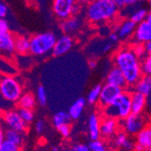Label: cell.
Wrapping results in <instances>:
<instances>
[{"mask_svg":"<svg viewBox=\"0 0 151 151\" xmlns=\"http://www.w3.org/2000/svg\"><path fill=\"white\" fill-rule=\"evenodd\" d=\"M133 40L135 44H145L151 41V14L148 13L146 19L136 24L133 33Z\"/></svg>","mask_w":151,"mask_h":151,"instance_id":"obj_8","label":"cell"},{"mask_svg":"<svg viewBox=\"0 0 151 151\" xmlns=\"http://www.w3.org/2000/svg\"><path fill=\"white\" fill-rule=\"evenodd\" d=\"M92 1H93V0H76V2L81 4V5H88Z\"/></svg>","mask_w":151,"mask_h":151,"instance_id":"obj_50","label":"cell"},{"mask_svg":"<svg viewBox=\"0 0 151 151\" xmlns=\"http://www.w3.org/2000/svg\"><path fill=\"white\" fill-rule=\"evenodd\" d=\"M17 111H18V113L20 115V117L22 118V119L26 123L27 125L31 124V123L34 121V119H35V113L33 111V109L19 108V109H18Z\"/></svg>","mask_w":151,"mask_h":151,"instance_id":"obj_29","label":"cell"},{"mask_svg":"<svg viewBox=\"0 0 151 151\" xmlns=\"http://www.w3.org/2000/svg\"><path fill=\"white\" fill-rule=\"evenodd\" d=\"M109 41L112 45H115V44H117L119 41V38L118 35L115 32H112V33H109Z\"/></svg>","mask_w":151,"mask_h":151,"instance_id":"obj_41","label":"cell"},{"mask_svg":"<svg viewBox=\"0 0 151 151\" xmlns=\"http://www.w3.org/2000/svg\"><path fill=\"white\" fill-rule=\"evenodd\" d=\"M85 105H86V100L82 97L77 99L72 104V106L69 109V111H68V114H69L72 120H77L81 118L82 112L84 111Z\"/></svg>","mask_w":151,"mask_h":151,"instance_id":"obj_22","label":"cell"},{"mask_svg":"<svg viewBox=\"0 0 151 151\" xmlns=\"http://www.w3.org/2000/svg\"><path fill=\"white\" fill-rule=\"evenodd\" d=\"M101 85L97 84L95 85L90 91L89 94L87 96V100L86 102H88L89 104H97L99 97H100V93H101Z\"/></svg>","mask_w":151,"mask_h":151,"instance_id":"obj_28","label":"cell"},{"mask_svg":"<svg viewBox=\"0 0 151 151\" xmlns=\"http://www.w3.org/2000/svg\"><path fill=\"white\" fill-rule=\"evenodd\" d=\"M143 47H144V50H145V52L147 55H150L151 53V41L150 42H147L145 44H143Z\"/></svg>","mask_w":151,"mask_h":151,"instance_id":"obj_45","label":"cell"},{"mask_svg":"<svg viewBox=\"0 0 151 151\" xmlns=\"http://www.w3.org/2000/svg\"><path fill=\"white\" fill-rule=\"evenodd\" d=\"M100 123L101 119L100 117L93 113L89 117L88 119V134L91 140H96L100 139Z\"/></svg>","mask_w":151,"mask_h":151,"instance_id":"obj_20","label":"cell"},{"mask_svg":"<svg viewBox=\"0 0 151 151\" xmlns=\"http://www.w3.org/2000/svg\"><path fill=\"white\" fill-rule=\"evenodd\" d=\"M88 147H89L90 151H106L107 150L105 144L100 139L91 140Z\"/></svg>","mask_w":151,"mask_h":151,"instance_id":"obj_34","label":"cell"},{"mask_svg":"<svg viewBox=\"0 0 151 151\" xmlns=\"http://www.w3.org/2000/svg\"><path fill=\"white\" fill-rule=\"evenodd\" d=\"M106 151H118L116 148H109V149H107Z\"/></svg>","mask_w":151,"mask_h":151,"instance_id":"obj_53","label":"cell"},{"mask_svg":"<svg viewBox=\"0 0 151 151\" xmlns=\"http://www.w3.org/2000/svg\"><path fill=\"white\" fill-rule=\"evenodd\" d=\"M123 91L124 90H122L116 86H113V85H111V84H108V83L101 86L100 97L97 102L99 107L103 109L109 105H111L119 97V94Z\"/></svg>","mask_w":151,"mask_h":151,"instance_id":"obj_9","label":"cell"},{"mask_svg":"<svg viewBox=\"0 0 151 151\" xmlns=\"http://www.w3.org/2000/svg\"><path fill=\"white\" fill-rule=\"evenodd\" d=\"M16 63L19 68H28L32 64V59L28 57L26 54H19L17 56V59H16Z\"/></svg>","mask_w":151,"mask_h":151,"instance_id":"obj_32","label":"cell"},{"mask_svg":"<svg viewBox=\"0 0 151 151\" xmlns=\"http://www.w3.org/2000/svg\"><path fill=\"white\" fill-rule=\"evenodd\" d=\"M113 4L118 7V9H122L123 7H125V3L123 0H112Z\"/></svg>","mask_w":151,"mask_h":151,"instance_id":"obj_46","label":"cell"},{"mask_svg":"<svg viewBox=\"0 0 151 151\" xmlns=\"http://www.w3.org/2000/svg\"><path fill=\"white\" fill-rule=\"evenodd\" d=\"M58 131L60 132V134L65 139H68L71 135V132H72V129H71V126L70 124H64V125H62L60 127L57 128Z\"/></svg>","mask_w":151,"mask_h":151,"instance_id":"obj_37","label":"cell"},{"mask_svg":"<svg viewBox=\"0 0 151 151\" xmlns=\"http://www.w3.org/2000/svg\"><path fill=\"white\" fill-rule=\"evenodd\" d=\"M134 145H135V143L133 142V140L128 139V140L125 142V144L123 145L122 147H123V148H125V149H127V150H129V151H130V150H133Z\"/></svg>","mask_w":151,"mask_h":151,"instance_id":"obj_43","label":"cell"},{"mask_svg":"<svg viewBox=\"0 0 151 151\" xmlns=\"http://www.w3.org/2000/svg\"><path fill=\"white\" fill-rule=\"evenodd\" d=\"M56 39V35L52 32L37 34L30 38L29 52L34 56L46 55L52 52Z\"/></svg>","mask_w":151,"mask_h":151,"instance_id":"obj_4","label":"cell"},{"mask_svg":"<svg viewBox=\"0 0 151 151\" xmlns=\"http://www.w3.org/2000/svg\"><path fill=\"white\" fill-rule=\"evenodd\" d=\"M119 121L112 118L104 117L100 123V135L105 139H109L117 133Z\"/></svg>","mask_w":151,"mask_h":151,"instance_id":"obj_13","label":"cell"},{"mask_svg":"<svg viewBox=\"0 0 151 151\" xmlns=\"http://www.w3.org/2000/svg\"><path fill=\"white\" fill-rule=\"evenodd\" d=\"M71 118L68 114V112L65 111H58L52 117V124L56 129L62 125L64 124H70L71 123Z\"/></svg>","mask_w":151,"mask_h":151,"instance_id":"obj_26","label":"cell"},{"mask_svg":"<svg viewBox=\"0 0 151 151\" xmlns=\"http://www.w3.org/2000/svg\"><path fill=\"white\" fill-rule=\"evenodd\" d=\"M132 49H133L134 52L136 53V55L138 56L140 60L143 59L145 56H147V54L145 52V50H144V47H143V45H141V44H135L134 46H132Z\"/></svg>","mask_w":151,"mask_h":151,"instance_id":"obj_36","label":"cell"},{"mask_svg":"<svg viewBox=\"0 0 151 151\" xmlns=\"http://www.w3.org/2000/svg\"><path fill=\"white\" fill-rule=\"evenodd\" d=\"M134 91L139 92L145 97L151 95V77L150 75H142L139 80L133 85Z\"/></svg>","mask_w":151,"mask_h":151,"instance_id":"obj_21","label":"cell"},{"mask_svg":"<svg viewBox=\"0 0 151 151\" xmlns=\"http://www.w3.org/2000/svg\"><path fill=\"white\" fill-rule=\"evenodd\" d=\"M88 65L91 69H94V68L97 66V61H96L95 59H90L88 61Z\"/></svg>","mask_w":151,"mask_h":151,"instance_id":"obj_49","label":"cell"},{"mask_svg":"<svg viewBox=\"0 0 151 151\" xmlns=\"http://www.w3.org/2000/svg\"><path fill=\"white\" fill-rule=\"evenodd\" d=\"M140 59L136 55L132 46H123L113 56L114 65L123 73L129 87H132L142 76Z\"/></svg>","mask_w":151,"mask_h":151,"instance_id":"obj_1","label":"cell"},{"mask_svg":"<svg viewBox=\"0 0 151 151\" xmlns=\"http://www.w3.org/2000/svg\"><path fill=\"white\" fill-rule=\"evenodd\" d=\"M135 28H136V24L132 22L129 18H128L121 21L116 26L114 32L118 35L119 39L124 40L130 37L133 35Z\"/></svg>","mask_w":151,"mask_h":151,"instance_id":"obj_17","label":"cell"},{"mask_svg":"<svg viewBox=\"0 0 151 151\" xmlns=\"http://www.w3.org/2000/svg\"><path fill=\"white\" fill-rule=\"evenodd\" d=\"M128 139H129V137L127 133H125L124 131H119L115 134L114 145L118 147H122L123 145L125 144V142L128 140Z\"/></svg>","mask_w":151,"mask_h":151,"instance_id":"obj_33","label":"cell"},{"mask_svg":"<svg viewBox=\"0 0 151 151\" xmlns=\"http://www.w3.org/2000/svg\"><path fill=\"white\" fill-rule=\"evenodd\" d=\"M70 151H90L88 145L83 143H77L71 147Z\"/></svg>","mask_w":151,"mask_h":151,"instance_id":"obj_39","label":"cell"},{"mask_svg":"<svg viewBox=\"0 0 151 151\" xmlns=\"http://www.w3.org/2000/svg\"><path fill=\"white\" fill-rule=\"evenodd\" d=\"M7 6L3 2L0 1V18H5L7 14Z\"/></svg>","mask_w":151,"mask_h":151,"instance_id":"obj_42","label":"cell"},{"mask_svg":"<svg viewBox=\"0 0 151 151\" xmlns=\"http://www.w3.org/2000/svg\"><path fill=\"white\" fill-rule=\"evenodd\" d=\"M18 71L19 69L15 60L6 55H0V75L17 76Z\"/></svg>","mask_w":151,"mask_h":151,"instance_id":"obj_14","label":"cell"},{"mask_svg":"<svg viewBox=\"0 0 151 151\" xmlns=\"http://www.w3.org/2000/svg\"><path fill=\"white\" fill-rule=\"evenodd\" d=\"M5 140L21 147V145L23 144L24 141V136L23 133L14 130V129H6L5 130Z\"/></svg>","mask_w":151,"mask_h":151,"instance_id":"obj_25","label":"cell"},{"mask_svg":"<svg viewBox=\"0 0 151 151\" xmlns=\"http://www.w3.org/2000/svg\"><path fill=\"white\" fill-rule=\"evenodd\" d=\"M36 102L41 106H45L47 103V92L44 86H39L36 90Z\"/></svg>","mask_w":151,"mask_h":151,"instance_id":"obj_30","label":"cell"},{"mask_svg":"<svg viewBox=\"0 0 151 151\" xmlns=\"http://www.w3.org/2000/svg\"><path fill=\"white\" fill-rule=\"evenodd\" d=\"M81 11V5L76 2V4L74 5V6L73 8V16L80 15Z\"/></svg>","mask_w":151,"mask_h":151,"instance_id":"obj_44","label":"cell"},{"mask_svg":"<svg viewBox=\"0 0 151 151\" xmlns=\"http://www.w3.org/2000/svg\"><path fill=\"white\" fill-rule=\"evenodd\" d=\"M74 45L73 38L71 35H63L56 39L55 44L52 50V54L55 57H60L66 54Z\"/></svg>","mask_w":151,"mask_h":151,"instance_id":"obj_11","label":"cell"},{"mask_svg":"<svg viewBox=\"0 0 151 151\" xmlns=\"http://www.w3.org/2000/svg\"><path fill=\"white\" fill-rule=\"evenodd\" d=\"M147 105V97L133 91L130 92V109L132 114H142Z\"/></svg>","mask_w":151,"mask_h":151,"instance_id":"obj_16","label":"cell"},{"mask_svg":"<svg viewBox=\"0 0 151 151\" xmlns=\"http://www.w3.org/2000/svg\"><path fill=\"white\" fill-rule=\"evenodd\" d=\"M52 151H61V149H60V147H52Z\"/></svg>","mask_w":151,"mask_h":151,"instance_id":"obj_51","label":"cell"},{"mask_svg":"<svg viewBox=\"0 0 151 151\" xmlns=\"http://www.w3.org/2000/svg\"><path fill=\"white\" fill-rule=\"evenodd\" d=\"M15 40L16 37L10 32L0 37V52L6 56L15 52Z\"/></svg>","mask_w":151,"mask_h":151,"instance_id":"obj_19","label":"cell"},{"mask_svg":"<svg viewBox=\"0 0 151 151\" xmlns=\"http://www.w3.org/2000/svg\"><path fill=\"white\" fill-rule=\"evenodd\" d=\"M140 71L142 75L151 74V56L147 55L140 61Z\"/></svg>","mask_w":151,"mask_h":151,"instance_id":"obj_31","label":"cell"},{"mask_svg":"<svg viewBox=\"0 0 151 151\" xmlns=\"http://www.w3.org/2000/svg\"><path fill=\"white\" fill-rule=\"evenodd\" d=\"M82 25H83V19L80 17V15H77L71 16L70 17L63 20L60 27L63 35H72L80 31Z\"/></svg>","mask_w":151,"mask_h":151,"instance_id":"obj_12","label":"cell"},{"mask_svg":"<svg viewBox=\"0 0 151 151\" xmlns=\"http://www.w3.org/2000/svg\"><path fill=\"white\" fill-rule=\"evenodd\" d=\"M141 147L144 151H149L151 147V129L145 127L138 134H136V143Z\"/></svg>","mask_w":151,"mask_h":151,"instance_id":"obj_18","label":"cell"},{"mask_svg":"<svg viewBox=\"0 0 151 151\" xmlns=\"http://www.w3.org/2000/svg\"><path fill=\"white\" fill-rule=\"evenodd\" d=\"M106 83L119 87L122 90L126 89L128 86L124 75H123L121 71L116 66H114L112 69H111L108 73L107 77H106Z\"/></svg>","mask_w":151,"mask_h":151,"instance_id":"obj_15","label":"cell"},{"mask_svg":"<svg viewBox=\"0 0 151 151\" xmlns=\"http://www.w3.org/2000/svg\"><path fill=\"white\" fill-rule=\"evenodd\" d=\"M9 31V24L5 18H0V37L5 35Z\"/></svg>","mask_w":151,"mask_h":151,"instance_id":"obj_38","label":"cell"},{"mask_svg":"<svg viewBox=\"0 0 151 151\" xmlns=\"http://www.w3.org/2000/svg\"><path fill=\"white\" fill-rule=\"evenodd\" d=\"M0 151H21V148L19 146L14 145L6 140H5L1 147H0Z\"/></svg>","mask_w":151,"mask_h":151,"instance_id":"obj_35","label":"cell"},{"mask_svg":"<svg viewBox=\"0 0 151 151\" xmlns=\"http://www.w3.org/2000/svg\"><path fill=\"white\" fill-rule=\"evenodd\" d=\"M2 114H3V109H2L1 106H0V119L2 118Z\"/></svg>","mask_w":151,"mask_h":151,"instance_id":"obj_52","label":"cell"},{"mask_svg":"<svg viewBox=\"0 0 151 151\" xmlns=\"http://www.w3.org/2000/svg\"><path fill=\"white\" fill-rule=\"evenodd\" d=\"M5 141V129L0 123V147H1L2 143Z\"/></svg>","mask_w":151,"mask_h":151,"instance_id":"obj_47","label":"cell"},{"mask_svg":"<svg viewBox=\"0 0 151 151\" xmlns=\"http://www.w3.org/2000/svg\"><path fill=\"white\" fill-rule=\"evenodd\" d=\"M125 3V6H134L139 2V0H123Z\"/></svg>","mask_w":151,"mask_h":151,"instance_id":"obj_48","label":"cell"},{"mask_svg":"<svg viewBox=\"0 0 151 151\" xmlns=\"http://www.w3.org/2000/svg\"><path fill=\"white\" fill-rule=\"evenodd\" d=\"M103 109L104 117L112 118L117 120H121L131 114L130 109V92L123 91L119 97Z\"/></svg>","mask_w":151,"mask_h":151,"instance_id":"obj_3","label":"cell"},{"mask_svg":"<svg viewBox=\"0 0 151 151\" xmlns=\"http://www.w3.org/2000/svg\"><path fill=\"white\" fill-rule=\"evenodd\" d=\"M45 121L43 119H39L35 122V130L36 131L37 134H42L45 130Z\"/></svg>","mask_w":151,"mask_h":151,"instance_id":"obj_40","label":"cell"},{"mask_svg":"<svg viewBox=\"0 0 151 151\" xmlns=\"http://www.w3.org/2000/svg\"><path fill=\"white\" fill-rule=\"evenodd\" d=\"M17 106L21 109H34L36 105L35 96L32 92L22 93L20 98L17 101Z\"/></svg>","mask_w":151,"mask_h":151,"instance_id":"obj_23","label":"cell"},{"mask_svg":"<svg viewBox=\"0 0 151 151\" xmlns=\"http://www.w3.org/2000/svg\"><path fill=\"white\" fill-rule=\"evenodd\" d=\"M30 38L24 35H19L15 40V52L18 54H27L29 52Z\"/></svg>","mask_w":151,"mask_h":151,"instance_id":"obj_24","label":"cell"},{"mask_svg":"<svg viewBox=\"0 0 151 151\" xmlns=\"http://www.w3.org/2000/svg\"><path fill=\"white\" fill-rule=\"evenodd\" d=\"M1 119H3L7 129L24 133L28 128V125L22 119L18 111L16 109H9V111H3Z\"/></svg>","mask_w":151,"mask_h":151,"instance_id":"obj_7","label":"cell"},{"mask_svg":"<svg viewBox=\"0 0 151 151\" xmlns=\"http://www.w3.org/2000/svg\"><path fill=\"white\" fill-rule=\"evenodd\" d=\"M23 93V85L17 76L0 77V95L6 101L17 103Z\"/></svg>","mask_w":151,"mask_h":151,"instance_id":"obj_5","label":"cell"},{"mask_svg":"<svg viewBox=\"0 0 151 151\" xmlns=\"http://www.w3.org/2000/svg\"><path fill=\"white\" fill-rule=\"evenodd\" d=\"M76 0H53L52 12L58 19L64 20L73 16V8Z\"/></svg>","mask_w":151,"mask_h":151,"instance_id":"obj_10","label":"cell"},{"mask_svg":"<svg viewBox=\"0 0 151 151\" xmlns=\"http://www.w3.org/2000/svg\"><path fill=\"white\" fill-rule=\"evenodd\" d=\"M119 121V125L123 129V131L129 135L138 134L147 125L145 118L141 114H129L127 118Z\"/></svg>","mask_w":151,"mask_h":151,"instance_id":"obj_6","label":"cell"},{"mask_svg":"<svg viewBox=\"0 0 151 151\" xmlns=\"http://www.w3.org/2000/svg\"><path fill=\"white\" fill-rule=\"evenodd\" d=\"M119 12V9L112 0H93L87 5L85 15L90 23L99 24L112 21L118 17Z\"/></svg>","mask_w":151,"mask_h":151,"instance_id":"obj_2","label":"cell"},{"mask_svg":"<svg viewBox=\"0 0 151 151\" xmlns=\"http://www.w3.org/2000/svg\"><path fill=\"white\" fill-rule=\"evenodd\" d=\"M147 14H148V12L146 8L139 7L129 14V19L132 22H134L136 24H139L140 22H142L146 19Z\"/></svg>","mask_w":151,"mask_h":151,"instance_id":"obj_27","label":"cell"}]
</instances>
